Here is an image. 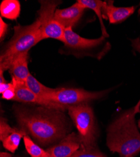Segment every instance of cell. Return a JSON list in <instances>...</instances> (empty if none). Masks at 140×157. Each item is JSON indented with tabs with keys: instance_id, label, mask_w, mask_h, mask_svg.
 Returning <instances> with one entry per match:
<instances>
[{
	"instance_id": "6da1fadb",
	"label": "cell",
	"mask_w": 140,
	"mask_h": 157,
	"mask_svg": "<svg viewBox=\"0 0 140 157\" xmlns=\"http://www.w3.org/2000/svg\"><path fill=\"white\" fill-rule=\"evenodd\" d=\"M13 113L19 129L42 146L59 142L69 134L71 129L62 111L16 104L13 106Z\"/></svg>"
},
{
	"instance_id": "7a4b0ae2",
	"label": "cell",
	"mask_w": 140,
	"mask_h": 157,
	"mask_svg": "<svg viewBox=\"0 0 140 157\" xmlns=\"http://www.w3.org/2000/svg\"><path fill=\"white\" fill-rule=\"evenodd\" d=\"M139 113L140 99L109 125L106 143L111 152L118 153L121 157H134L140 152V133L136 123V116Z\"/></svg>"
},
{
	"instance_id": "3957f363",
	"label": "cell",
	"mask_w": 140,
	"mask_h": 157,
	"mask_svg": "<svg viewBox=\"0 0 140 157\" xmlns=\"http://www.w3.org/2000/svg\"><path fill=\"white\" fill-rule=\"evenodd\" d=\"M44 38L39 21L36 20L30 25H18L14 27V34L5 46L0 57V70L5 72L18 56L29 50Z\"/></svg>"
},
{
	"instance_id": "277c9868",
	"label": "cell",
	"mask_w": 140,
	"mask_h": 157,
	"mask_svg": "<svg viewBox=\"0 0 140 157\" xmlns=\"http://www.w3.org/2000/svg\"><path fill=\"white\" fill-rule=\"evenodd\" d=\"M64 53L72 54L76 57L89 56L100 60L111 49V44L102 35L96 39L83 38L74 32L72 28L64 30Z\"/></svg>"
},
{
	"instance_id": "5b68a950",
	"label": "cell",
	"mask_w": 140,
	"mask_h": 157,
	"mask_svg": "<svg viewBox=\"0 0 140 157\" xmlns=\"http://www.w3.org/2000/svg\"><path fill=\"white\" fill-rule=\"evenodd\" d=\"M69 114L78 131L81 147L95 148L97 127L93 109L89 103H82L68 108Z\"/></svg>"
},
{
	"instance_id": "8992f818",
	"label": "cell",
	"mask_w": 140,
	"mask_h": 157,
	"mask_svg": "<svg viewBox=\"0 0 140 157\" xmlns=\"http://www.w3.org/2000/svg\"><path fill=\"white\" fill-rule=\"evenodd\" d=\"M40 8L38 11L37 20L39 21L42 37L53 38L64 42V29L58 23L55 18L57 7L61 3V1L54 0H42L40 1Z\"/></svg>"
},
{
	"instance_id": "52a82bcc",
	"label": "cell",
	"mask_w": 140,
	"mask_h": 157,
	"mask_svg": "<svg viewBox=\"0 0 140 157\" xmlns=\"http://www.w3.org/2000/svg\"><path fill=\"white\" fill-rule=\"evenodd\" d=\"M109 91V90H105L92 92L83 89L60 87L57 88L55 91L51 93L47 99L62 105L70 106L100 99L104 97Z\"/></svg>"
},
{
	"instance_id": "ba28073f",
	"label": "cell",
	"mask_w": 140,
	"mask_h": 157,
	"mask_svg": "<svg viewBox=\"0 0 140 157\" xmlns=\"http://www.w3.org/2000/svg\"><path fill=\"white\" fill-rule=\"evenodd\" d=\"M12 80L14 81L16 86L15 97L13 99L15 101L23 103L38 104L40 106H44L45 108L54 109L62 111L68 109V108L69 107L53 101H47L46 99H42L34 94L27 86L25 82H17L13 78H12Z\"/></svg>"
},
{
	"instance_id": "9c48e42d",
	"label": "cell",
	"mask_w": 140,
	"mask_h": 157,
	"mask_svg": "<svg viewBox=\"0 0 140 157\" xmlns=\"http://www.w3.org/2000/svg\"><path fill=\"white\" fill-rule=\"evenodd\" d=\"M81 147V142L79 135L71 133L46 151L49 157H69Z\"/></svg>"
},
{
	"instance_id": "30bf717a",
	"label": "cell",
	"mask_w": 140,
	"mask_h": 157,
	"mask_svg": "<svg viewBox=\"0 0 140 157\" xmlns=\"http://www.w3.org/2000/svg\"><path fill=\"white\" fill-rule=\"evenodd\" d=\"M85 8L78 2H76L70 7L64 9H57L55 18L62 27L66 29L73 28L78 23L82 17Z\"/></svg>"
},
{
	"instance_id": "8fae6325",
	"label": "cell",
	"mask_w": 140,
	"mask_h": 157,
	"mask_svg": "<svg viewBox=\"0 0 140 157\" xmlns=\"http://www.w3.org/2000/svg\"><path fill=\"white\" fill-rule=\"evenodd\" d=\"M135 6L117 7L112 1L104 2L102 13L103 18L108 19L111 24L121 23L128 19L135 11Z\"/></svg>"
},
{
	"instance_id": "7c38bea8",
	"label": "cell",
	"mask_w": 140,
	"mask_h": 157,
	"mask_svg": "<svg viewBox=\"0 0 140 157\" xmlns=\"http://www.w3.org/2000/svg\"><path fill=\"white\" fill-rule=\"evenodd\" d=\"M28 52L18 56L12 62L8 69L12 78L18 82H25L29 76Z\"/></svg>"
},
{
	"instance_id": "4fadbf2b",
	"label": "cell",
	"mask_w": 140,
	"mask_h": 157,
	"mask_svg": "<svg viewBox=\"0 0 140 157\" xmlns=\"http://www.w3.org/2000/svg\"><path fill=\"white\" fill-rule=\"evenodd\" d=\"M20 3L17 0H4L0 5L2 17L14 20L20 14Z\"/></svg>"
},
{
	"instance_id": "5bb4252c",
	"label": "cell",
	"mask_w": 140,
	"mask_h": 157,
	"mask_svg": "<svg viewBox=\"0 0 140 157\" xmlns=\"http://www.w3.org/2000/svg\"><path fill=\"white\" fill-rule=\"evenodd\" d=\"M77 2H78L85 9H91L95 12V13L97 16L100 24L103 36H104L105 38L109 37V35L107 32L105 25L103 20V13H102V8H103L104 2L100 1V0H78Z\"/></svg>"
},
{
	"instance_id": "9a60e30c",
	"label": "cell",
	"mask_w": 140,
	"mask_h": 157,
	"mask_svg": "<svg viewBox=\"0 0 140 157\" xmlns=\"http://www.w3.org/2000/svg\"><path fill=\"white\" fill-rule=\"evenodd\" d=\"M25 84H26L27 86L34 94H35L38 96H39L40 98L46 100H47V97L51 93H52L54 91H55L57 89L50 88L43 85L39 81H37L31 74H30L28 77L26 82H25Z\"/></svg>"
},
{
	"instance_id": "2e32d148",
	"label": "cell",
	"mask_w": 140,
	"mask_h": 157,
	"mask_svg": "<svg viewBox=\"0 0 140 157\" xmlns=\"http://www.w3.org/2000/svg\"><path fill=\"white\" fill-rule=\"evenodd\" d=\"M25 135H27L24 131L18 128L16 132L11 133L2 141L4 148L11 153H15L19 147L21 138H23Z\"/></svg>"
},
{
	"instance_id": "e0dca14e",
	"label": "cell",
	"mask_w": 140,
	"mask_h": 157,
	"mask_svg": "<svg viewBox=\"0 0 140 157\" xmlns=\"http://www.w3.org/2000/svg\"><path fill=\"white\" fill-rule=\"evenodd\" d=\"M23 141L25 148L31 157H49L47 151L38 145L29 136L25 135L23 137Z\"/></svg>"
},
{
	"instance_id": "ac0fdd59",
	"label": "cell",
	"mask_w": 140,
	"mask_h": 157,
	"mask_svg": "<svg viewBox=\"0 0 140 157\" xmlns=\"http://www.w3.org/2000/svg\"><path fill=\"white\" fill-rule=\"evenodd\" d=\"M69 157H107L97 148H85L81 147L78 150L75 151Z\"/></svg>"
},
{
	"instance_id": "d6986e66",
	"label": "cell",
	"mask_w": 140,
	"mask_h": 157,
	"mask_svg": "<svg viewBox=\"0 0 140 157\" xmlns=\"http://www.w3.org/2000/svg\"><path fill=\"white\" fill-rule=\"evenodd\" d=\"M18 128H11L8 123L7 120L4 117H1L0 120V140L2 141L8 136L14 133Z\"/></svg>"
},
{
	"instance_id": "ffe728a7",
	"label": "cell",
	"mask_w": 140,
	"mask_h": 157,
	"mask_svg": "<svg viewBox=\"0 0 140 157\" xmlns=\"http://www.w3.org/2000/svg\"><path fill=\"white\" fill-rule=\"evenodd\" d=\"M11 87L8 89L6 90L2 94V99H6V100H13V101L15 97V92H16V86L14 81L11 80Z\"/></svg>"
},
{
	"instance_id": "44dd1931",
	"label": "cell",
	"mask_w": 140,
	"mask_h": 157,
	"mask_svg": "<svg viewBox=\"0 0 140 157\" xmlns=\"http://www.w3.org/2000/svg\"><path fill=\"white\" fill-rule=\"evenodd\" d=\"M8 27L9 25L3 20L2 17L0 18V38H1V41L3 40V38H5V36L8 32Z\"/></svg>"
},
{
	"instance_id": "7402d4cb",
	"label": "cell",
	"mask_w": 140,
	"mask_h": 157,
	"mask_svg": "<svg viewBox=\"0 0 140 157\" xmlns=\"http://www.w3.org/2000/svg\"><path fill=\"white\" fill-rule=\"evenodd\" d=\"M131 45L134 50L140 54V38H137L135 39H131Z\"/></svg>"
},
{
	"instance_id": "603a6c76",
	"label": "cell",
	"mask_w": 140,
	"mask_h": 157,
	"mask_svg": "<svg viewBox=\"0 0 140 157\" xmlns=\"http://www.w3.org/2000/svg\"><path fill=\"white\" fill-rule=\"evenodd\" d=\"M11 84H12L11 82L0 84V93H1V94H3L5 90L9 89L11 87Z\"/></svg>"
},
{
	"instance_id": "cb8c5ba5",
	"label": "cell",
	"mask_w": 140,
	"mask_h": 157,
	"mask_svg": "<svg viewBox=\"0 0 140 157\" xmlns=\"http://www.w3.org/2000/svg\"><path fill=\"white\" fill-rule=\"evenodd\" d=\"M0 157H12V156L9 153L1 152V153H0Z\"/></svg>"
},
{
	"instance_id": "d4e9b609",
	"label": "cell",
	"mask_w": 140,
	"mask_h": 157,
	"mask_svg": "<svg viewBox=\"0 0 140 157\" xmlns=\"http://www.w3.org/2000/svg\"><path fill=\"white\" fill-rule=\"evenodd\" d=\"M138 126L139 128H140V119L138 120Z\"/></svg>"
},
{
	"instance_id": "484cf974",
	"label": "cell",
	"mask_w": 140,
	"mask_h": 157,
	"mask_svg": "<svg viewBox=\"0 0 140 157\" xmlns=\"http://www.w3.org/2000/svg\"><path fill=\"white\" fill-rule=\"evenodd\" d=\"M16 157H19V156H16Z\"/></svg>"
}]
</instances>
